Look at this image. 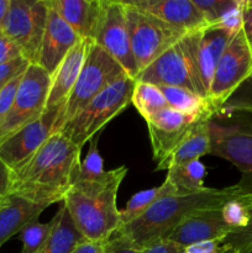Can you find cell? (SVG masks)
Wrapping results in <instances>:
<instances>
[{
    "instance_id": "cell-1",
    "label": "cell",
    "mask_w": 252,
    "mask_h": 253,
    "mask_svg": "<svg viewBox=\"0 0 252 253\" xmlns=\"http://www.w3.org/2000/svg\"><path fill=\"white\" fill-rule=\"evenodd\" d=\"M82 148L52 133L37 152L12 173L11 193L51 207L63 202L81 165Z\"/></svg>"
},
{
    "instance_id": "cell-2",
    "label": "cell",
    "mask_w": 252,
    "mask_h": 253,
    "mask_svg": "<svg viewBox=\"0 0 252 253\" xmlns=\"http://www.w3.org/2000/svg\"><path fill=\"white\" fill-rule=\"evenodd\" d=\"M127 174L125 166L106 170L100 180L74 183L62 203L74 225L88 241L105 242L120 227L118 192Z\"/></svg>"
},
{
    "instance_id": "cell-3",
    "label": "cell",
    "mask_w": 252,
    "mask_h": 253,
    "mask_svg": "<svg viewBox=\"0 0 252 253\" xmlns=\"http://www.w3.org/2000/svg\"><path fill=\"white\" fill-rule=\"evenodd\" d=\"M239 197L234 185L222 189L207 188L190 195H168L158 200L147 212L135 221L124 225L115 235L125 237L137 250L166 240L170 232L190 212L199 209L221 208L229 200Z\"/></svg>"
},
{
    "instance_id": "cell-4",
    "label": "cell",
    "mask_w": 252,
    "mask_h": 253,
    "mask_svg": "<svg viewBox=\"0 0 252 253\" xmlns=\"http://www.w3.org/2000/svg\"><path fill=\"white\" fill-rule=\"evenodd\" d=\"M199 32L184 35L150 66L141 71L135 81L157 86H179L208 99L198 62Z\"/></svg>"
},
{
    "instance_id": "cell-5",
    "label": "cell",
    "mask_w": 252,
    "mask_h": 253,
    "mask_svg": "<svg viewBox=\"0 0 252 253\" xmlns=\"http://www.w3.org/2000/svg\"><path fill=\"white\" fill-rule=\"evenodd\" d=\"M236 115L210 120V155L229 161L241 173L234 185L240 197L252 194V114Z\"/></svg>"
},
{
    "instance_id": "cell-6",
    "label": "cell",
    "mask_w": 252,
    "mask_h": 253,
    "mask_svg": "<svg viewBox=\"0 0 252 253\" xmlns=\"http://www.w3.org/2000/svg\"><path fill=\"white\" fill-rule=\"evenodd\" d=\"M135 84V79L124 76L89 101L58 132L79 148H83L86 142L103 131L109 121L125 110L131 103Z\"/></svg>"
},
{
    "instance_id": "cell-7",
    "label": "cell",
    "mask_w": 252,
    "mask_h": 253,
    "mask_svg": "<svg viewBox=\"0 0 252 253\" xmlns=\"http://www.w3.org/2000/svg\"><path fill=\"white\" fill-rule=\"evenodd\" d=\"M124 76L127 73L123 67L91 41L76 85L54 124V132H58L89 101Z\"/></svg>"
},
{
    "instance_id": "cell-8",
    "label": "cell",
    "mask_w": 252,
    "mask_h": 253,
    "mask_svg": "<svg viewBox=\"0 0 252 253\" xmlns=\"http://www.w3.org/2000/svg\"><path fill=\"white\" fill-rule=\"evenodd\" d=\"M124 4L131 49L140 73L187 34L133 6L130 1Z\"/></svg>"
},
{
    "instance_id": "cell-9",
    "label": "cell",
    "mask_w": 252,
    "mask_h": 253,
    "mask_svg": "<svg viewBox=\"0 0 252 253\" xmlns=\"http://www.w3.org/2000/svg\"><path fill=\"white\" fill-rule=\"evenodd\" d=\"M47 15L48 0H10L1 31L19 46L30 64L39 59Z\"/></svg>"
},
{
    "instance_id": "cell-10",
    "label": "cell",
    "mask_w": 252,
    "mask_h": 253,
    "mask_svg": "<svg viewBox=\"0 0 252 253\" xmlns=\"http://www.w3.org/2000/svg\"><path fill=\"white\" fill-rule=\"evenodd\" d=\"M51 76L39 64H30L22 76L14 103L0 125V142L31 121L37 120L46 110Z\"/></svg>"
},
{
    "instance_id": "cell-11",
    "label": "cell",
    "mask_w": 252,
    "mask_h": 253,
    "mask_svg": "<svg viewBox=\"0 0 252 253\" xmlns=\"http://www.w3.org/2000/svg\"><path fill=\"white\" fill-rule=\"evenodd\" d=\"M252 73V47L247 40L244 30H240L220 58L211 84L208 99L219 113L222 104L229 96L251 76Z\"/></svg>"
},
{
    "instance_id": "cell-12",
    "label": "cell",
    "mask_w": 252,
    "mask_h": 253,
    "mask_svg": "<svg viewBox=\"0 0 252 253\" xmlns=\"http://www.w3.org/2000/svg\"><path fill=\"white\" fill-rule=\"evenodd\" d=\"M93 42L113 57L128 77L133 79L137 77L138 69L131 49L124 1L103 0Z\"/></svg>"
},
{
    "instance_id": "cell-13",
    "label": "cell",
    "mask_w": 252,
    "mask_h": 253,
    "mask_svg": "<svg viewBox=\"0 0 252 253\" xmlns=\"http://www.w3.org/2000/svg\"><path fill=\"white\" fill-rule=\"evenodd\" d=\"M62 110H44L43 115L31 121L0 142V160L11 172L29 161L54 133V124Z\"/></svg>"
},
{
    "instance_id": "cell-14",
    "label": "cell",
    "mask_w": 252,
    "mask_h": 253,
    "mask_svg": "<svg viewBox=\"0 0 252 253\" xmlns=\"http://www.w3.org/2000/svg\"><path fill=\"white\" fill-rule=\"evenodd\" d=\"M204 116H189L167 108L146 121L152 147L153 160L162 165L190 132L193 126Z\"/></svg>"
},
{
    "instance_id": "cell-15",
    "label": "cell",
    "mask_w": 252,
    "mask_h": 253,
    "mask_svg": "<svg viewBox=\"0 0 252 253\" xmlns=\"http://www.w3.org/2000/svg\"><path fill=\"white\" fill-rule=\"evenodd\" d=\"M230 232L232 229L225 222L221 208H210L188 214L166 240L185 249L198 242L224 240Z\"/></svg>"
},
{
    "instance_id": "cell-16",
    "label": "cell",
    "mask_w": 252,
    "mask_h": 253,
    "mask_svg": "<svg viewBox=\"0 0 252 253\" xmlns=\"http://www.w3.org/2000/svg\"><path fill=\"white\" fill-rule=\"evenodd\" d=\"M81 40L83 39H81L74 30L59 16L48 0L47 24L36 64H39L52 77L64 57Z\"/></svg>"
},
{
    "instance_id": "cell-17",
    "label": "cell",
    "mask_w": 252,
    "mask_h": 253,
    "mask_svg": "<svg viewBox=\"0 0 252 253\" xmlns=\"http://www.w3.org/2000/svg\"><path fill=\"white\" fill-rule=\"evenodd\" d=\"M130 2L183 34L197 32L209 26L193 0H133Z\"/></svg>"
},
{
    "instance_id": "cell-18",
    "label": "cell",
    "mask_w": 252,
    "mask_h": 253,
    "mask_svg": "<svg viewBox=\"0 0 252 253\" xmlns=\"http://www.w3.org/2000/svg\"><path fill=\"white\" fill-rule=\"evenodd\" d=\"M90 42L89 40H81L52 74L46 110H62L64 108L82 71Z\"/></svg>"
},
{
    "instance_id": "cell-19",
    "label": "cell",
    "mask_w": 252,
    "mask_h": 253,
    "mask_svg": "<svg viewBox=\"0 0 252 253\" xmlns=\"http://www.w3.org/2000/svg\"><path fill=\"white\" fill-rule=\"evenodd\" d=\"M49 2L81 39L93 41L103 0H49Z\"/></svg>"
},
{
    "instance_id": "cell-20",
    "label": "cell",
    "mask_w": 252,
    "mask_h": 253,
    "mask_svg": "<svg viewBox=\"0 0 252 253\" xmlns=\"http://www.w3.org/2000/svg\"><path fill=\"white\" fill-rule=\"evenodd\" d=\"M47 208V205L10 193L0 205V247L12 236L20 234L29 222L39 219Z\"/></svg>"
},
{
    "instance_id": "cell-21",
    "label": "cell",
    "mask_w": 252,
    "mask_h": 253,
    "mask_svg": "<svg viewBox=\"0 0 252 253\" xmlns=\"http://www.w3.org/2000/svg\"><path fill=\"white\" fill-rule=\"evenodd\" d=\"M235 35L236 34L219 25H211L200 30L198 42V62L203 85L207 93H209L215 68Z\"/></svg>"
},
{
    "instance_id": "cell-22",
    "label": "cell",
    "mask_w": 252,
    "mask_h": 253,
    "mask_svg": "<svg viewBox=\"0 0 252 253\" xmlns=\"http://www.w3.org/2000/svg\"><path fill=\"white\" fill-rule=\"evenodd\" d=\"M214 116L202 118L179 143L174 152L162 163L157 166V170H168L177 166L199 161L200 157L210 155V131L209 123Z\"/></svg>"
},
{
    "instance_id": "cell-23",
    "label": "cell",
    "mask_w": 252,
    "mask_h": 253,
    "mask_svg": "<svg viewBox=\"0 0 252 253\" xmlns=\"http://www.w3.org/2000/svg\"><path fill=\"white\" fill-rule=\"evenodd\" d=\"M56 215L57 221L53 231L40 253H72L78 245L85 241L83 235L74 225L63 203Z\"/></svg>"
},
{
    "instance_id": "cell-24",
    "label": "cell",
    "mask_w": 252,
    "mask_h": 253,
    "mask_svg": "<svg viewBox=\"0 0 252 253\" xmlns=\"http://www.w3.org/2000/svg\"><path fill=\"white\" fill-rule=\"evenodd\" d=\"M162 91L168 108L177 110L179 113L189 116H204L216 115V110L209 99L199 96L198 94L188 90V89L179 88V86H158Z\"/></svg>"
},
{
    "instance_id": "cell-25",
    "label": "cell",
    "mask_w": 252,
    "mask_h": 253,
    "mask_svg": "<svg viewBox=\"0 0 252 253\" xmlns=\"http://www.w3.org/2000/svg\"><path fill=\"white\" fill-rule=\"evenodd\" d=\"M205 175V166L200 161H193L168 169L166 180L174 188L175 195H190L207 189L204 185Z\"/></svg>"
},
{
    "instance_id": "cell-26",
    "label": "cell",
    "mask_w": 252,
    "mask_h": 253,
    "mask_svg": "<svg viewBox=\"0 0 252 253\" xmlns=\"http://www.w3.org/2000/svg\"><path fill=\"white\" fill-rule=\"evenodd\" d=\"M168 195H175V190L167 180H165L158 187L141 190L133 194L124 210H120V227L137 220L145 212H147L158 200Z\"/></svg>"
},
{
    "instance_id": "cell-27",
    "label": "cell",
    "mask_w": 252,
    "mask_h": 253,
    "mask_svg": "<svg viewBox=\"0 0 252 253\" xmlns=\"http://www.w3.org/2000/svg\"><path fill=\"white\" fill-rule=\"evenodd\" d=\"M131 103L146 121L168 108L167 101L160 88L143 82H136Z\"/></svg>"
},
{
    "instance_id": "cell-28",
    "label": "cell",
    "mask_w": 252,
    "mask_h": 253,
    "mask_svg": "<svg viewBox=\"0 0 252 253\" xmlns=\"http://www.w3.org/2000/svg\"><path fill=\"white\" fill-rule=\"evenodd\" d=\"M57 221V215H54L48 222H40L39 219L32 220L20 231L19 239L22 242V249L20 253H40L47 240L51 236L53 227Z\"/></svg>"
},
{
    "instance_id": "cell-29",
    "label": "cell",
    "mask_w": 252,
    "mask_h": 253,
    "mask_svg": "<svg viewBox=\"0 0 252 253\" xmlns=\"http://www.w3.org/2000/svg\"><path fill=\"white\" fill-rule=\"evenodd\" d=\"M99 135L100 133L94 136L89 141V151L86 153L85 158L79 165L73 184L74 183L96 182V180H100L106 174V170H104L103 157H101L98 148Z\"/></svg>"
},
{
    "instance_id": "cell-30",
    "label": "cell",
    "mask_w": 252,
    "mask_h": 253,
    "mask_svg": "<svg viewBox=\"0 0 252 253\" xmlns=\"http://www.w3.org/2000/svg\"><path fill=\"white\" fill-rule=\"evenodd\" d=\"M195 6L202 11L209 26L220 24L222 20L239 10L244 0H193Z\"/></svg>"
},
{
    "instance_id": "cell-31",
    "label": "cell",
    "mask_w": 252,
    "mask_h": 253,
    "mask_svg": "<svg viewBox=\"0 0 252 253\" xmlns=\"http://www.w3.org/2000/svg\"><path fill=\"white\" fill-rule=\"evenodd\" d=\"M252 114V73L222 104L216 115Z\"/></svg>"
},
{
    "instance_id": "cell-32",
    "label": "cell",
    "mask_w": 252,
    "mask_h": 253,
    "mask_svg": "<svg viewBox=\"0 0 252 253\" xmlns=\"http://www.w3.org/2000/svg\"><path fill=\"white\" fill-rule=\"evenodd\" d=\"M221 214L225 222L231 227L232 231L245 229L251 220V215L247 208L237 198L229 200L222 205Z\"/></svg>"
},
{
    "instance_id": "cell-33",
    "label": "cell",
    "mask_w": 252,
    "mask_h": 253,
    "mask_svg": "<svg viewBox=\"0 0 252 253\" xmlns=\"http://www.w3.org/2000/svg\"><path fill=\"white\" fill-rule=\"evenodd\" d=\"M222 245L227 253H252V216L245 229L230 232L222 240Z\"/></svg>"
},
{
    "instance_id": "cell-34",
    "label": "cell",
    "mask_w": 252,
    "mask_h": 253,
    "mask_svg": "<svg viewBox=\"0 0 252 253\" xmlns=\"http://www.w3.org/2000/svg\"><path fill=\"white\" fill-rule=\"evenodd\" d=\"M29 66L30 63L24 58V57H20V58L14 59V61L7 62V63L0 64V91H1L10 82L14 81L16 77L21 76Z\"/></svg>"
},
{
    "instance_id": "cell-35",
    "label": "cell",
    "mask_w": 252,
    "mask_h": 253,
    "mask_svg": "<svg viewBox=\"0 0 252 253\" xmlns=\"http://www.w3.org/2000/svg\"><path fill=\"white\" fill-rule=\"evenodd\" d=\"M24 73H22L21 76L16 77L14 81L10 82V83L0 91V125H1L2 121L5 120L6 115L9 114L10 109H11L15 95H16L17 88H19V84L20 82H21Z\"/></svg>"
},
{
    "instance_id": "cell-36",
    "label": "cell",
    "mask_w": 252,
    "mask_h": 253,
    "mask_svg": "<svg viewBox=\"0 0 252 253\" xmlns=\"http://www.w3.org/2000/svg\"><path fill=\"white\" fill-rule=\"evenodd\" d=\"M22 57L19 46L11 39L0 31V64L7 63Z\"/></svg>"
},
{
    "instance_id": "cell-37",
    "label": "cell",
    "mask_w": 252,
    "mask_h": 253,
    "mask_svg": "<svg viewBox=\"0 0 252 253\" xmlns=\"http://www.w3.org/2000/svg\"><path fill=\"white\" fill-rule=\"evenodd\" d=\"M104 253H140V250L136 249L125 237L114 235L105 242Z\"/></svg>"
},
{
    "instance_id": "cell-38",
    "label": "cell",
    "mask_w": 252,
    "mask_h": 253,
    "mask_svg": "<svg viewBox=\"0 0 252 253\" xmlns=\"http://www.w3.org/2000/svg\"><path fill=\"white\" fill-rule=\"evenodd\" d=\"M187 253H227L226 247L222 245V240H211L190 245L185 247Z\"/></svg>"
},
{
    "instance_id": "cell-39",
    "label": "cell",
    "mask_w": 252,
    "mask_h": 253,
    "mask_svg": "<svg viewBox=\"0 0 252 253\" xmlns=\"http://www.w3.org/2000/svg\"><path fill=\"white\" fill-rule=\"evenodd\" d=\"M183 247L168 241V240H161V241L151 244L145 249L140 250V253H182Z\"/></svg>"
},
{
    "instance_id": "cell-40",
    "label": "cell",
    "mask_w": 252,
    "mask_h": 253,
    "mask_svg": "<svg viewBox=\"0 0 252 253\" xmlns=\"http://www.w3.org/2000/svg\"><path fill=\"white\" fill-rule=\"evenodd\" d=\"M12 184V173L6 167L4 162L0 160V205L2 204L7 195L11 193Z\"/></svg>"
},
{
    "instance_id": "cell-41",
    "label": "cell",
    "mask_w": 252,
    "mask_h": 253,
    "mask_svg": "<svg viewBox=\"0 0 252 253\" xmlns=\"http://www.w3.org/2000/svg\"><path fill=\"white\" fill-rule=\"evenodd\" d=\"M242 30L247 40L252 42V0H245L242 9Z\"/></svg>"
},
{
    "instance_id": "cell-42",
    "label": "cell",
    "mask_w": 252,
    "mask_h": 253,
    "mask_svg": "<svg viewBox=\"0 0 252 253\" xmlns=\"http://www.w3.org/2000/svg\"><path fill=\"white\" fill-rule=\"evenodd\" d=\"M105 242L88 241V240H85V241L82 242L81 245H78V246L72 251V253H104Z\"/></svg>"
},
{
    "instance_id": "cell-43",
    "label": "cell",
    "mask_w": 252,
    "mask_h": 253,
    "mask_svg": "<svg viewBox=\"0 0 252 253\" xmlns=\"http://www.w3.org/2000/svg\"><path fill=\"white\" fill-rule=\"evenodd\" d=\"M9 5L10 0H0V31H1L2 24H4L7 11H9Z\"/></svg>"
},
{
    "instance_id": "cell-44",
    "label": "cell",
    "mask_w": 252,
    "mask_h": 253,
    "mask_svg": "<svg viewBox=\"0 0 252 253\" xmlns=\"http://www.w3.org/2000/svg\"><path fill=\"white\" fill-rule=\"evenodd\" d=\"M237 199H239L240 202L244 203V205L247 208V210H249L250 215L252 216V194L240 195V197H237Z\"/></svg>"
},
{
    "instance_id": "cell-45",
    "label": "cell",
    "mask_w": 252,
    "mask_h": 253,
    "mask_svg": "<svg viewBox=\"0 0 252 253\" xmlns=\"http://www.w3.org/2000/svg\"><path fill=\"white\" fill-rule=\"evenodd\" d=\"M250 43H251V47H252V42H250Z\"/></svg>"
}]
</instances>
